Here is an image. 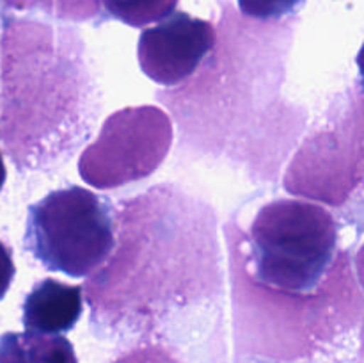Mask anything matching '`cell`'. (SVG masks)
<instances>
[{
	"label": "cell",
	"mask_w": 364,
	"mask_h": 363,
	"mask_svg": "<svg viewBox=\"0 0 364 363\" xmlns=\"http://www.w3.org/2000/svg\"><path fill=\"white\" fill-rule=\"evenodd\" d=\"M107 13L130 27H146L174 13L178 0H103Z\"/></svg>",
	"instance_id": "obj_6"
},
{
	"label": "cell",
	"mask_w": 364,
	"mask_h": 363,
	"mask_svg": "<svg viewBox=\"0 0 364 363\" xmlns=\"http://www.w3.org/2000/svg\"><path fill=\"white\" fill-rule=\"evenodd\" d=\"M355 63H358L359 78H361V85H363V89H364V43H363L361 50H359L358 57H355Z\"/></svg>",
	"instance_id": "obj_10"
},
{
	"label": "cell",
	"mask_w": 364,
	"mask_h": 363,
	"mask_svg": "<svg viewBox=\"0 0 364 363\" xmlns=\"http://www.w3.org/2000/svg\"><path fill=\"white\" fill-rule=\"evenodd\" d=\"M14 273H16V269H14L13 253H11V249L0 241V301H2L4 295L9 290L11 283H13Z\"/></svg>",
	"instance_id": "obj_8"
},
{
	"label": "cell",
	"mask_w": 364,
	"mask_h": 363,
	"mask_svg": "<svg viewBox=\"0 0 364 363\" xmlns=\"http://www.w3.org/2000/svg\"><path fill=\"white\" fill-rule=\"evenodd\" d=\"M116 363H180L160 349H142L123 356Z\"/></svg>",
	"instance_id": "obj_9"
},
{
	"label": "cell",
	"mask_w": 364,
	"mask_h": 363,
	"mask_svg": "<svg viewBox=\"0 0 364 363\" xmlns=\"http://www.w3.org/2000/svg\"><path fill=\"white\" fill-rule=\"evenodd\" d=\"M82 310L84 299L80 287L46 278L36 283L25 298L21 320L27 331L43 335L66 333L78 322Z\"/></svg>",
	"instance_id": "obj_4"
},
{
	"label": "cell",
	"mask_w": 364,
	"mask_h": 363,
	"mask_svg": "<svg viewBox=\"0 0 364 363\" xmlns=\"http://www.w3.org/2000/svg\"><path fill=\"white\" fill-rule=\"evenodd\" d=\"M336 244L333 216L297 199L267 203L251 226L256 278L279 290H313L333 262Z\"/></svg>",
	"instance_id": "obj_1"
},
{
	"label": "cell",
	"mask_w": 364,
	"mask_h": 363,
	"mask_svg": "<svg viewBox=\"0 0 364 363\" xmlns=\"http://www.w3.org/2000/svg\"><path fill=\"white\" fill-rule=\"evenodd\" d=\"M0 363H78L73 344L36 331L0 335Z\"/></svg>",
	"instance_id": "obj_5"
},
{
	"label": "cell",
	"mask_w": 364,
	"mask_h": 363,
	"mask_svg": "<svg viewBox=\"0 0 364 363\" xmlns=\"http://www.w3.org/2000/svg\"><path fill=\"white\" fill-rule=\"evenodd\" d=\"M25 248L48 270L82 278L114 248V221L103 199L70 185L28 206Z\"/></svg>",
	"instance_id": "obj_2"
},
{
	"label": "cell",
	"mask_w": 364,
	"mask_h": 363,
	"mask_svg": "<svg viewBox=\"0 0 364 363\" xmlns=\"http://www.w3.org/2000/svg\"><path fill=\"white\" fill-rule=\"evenodd\" d=\"M215 45L210 21L174 11L159 25L142 31L137 45L141 70L162 85L191 77Z\"/></svg>",
	"instance_id": "obj_3"
},
{
	"label": "cell",
	"mask_w": 364,
	"mask_h": 363,
	"mask_svg": "<svg viewBox=\"0 0 364 363\" xmlns=\"http://www.w3.org/2000/svg\"><path fill=\"white\" fill-rule=\"evenodd\" d=\"M304 0H238V7L244 14L259 20H274L294 13Z\"/></svg>",
	"instance_id": "obj_7"
},
{
	"label": "cell",
	"mask_w": 364,
	"mask_h": 363,
	"mask_svg": "<svg viewBox=\"0 0 364 363\" xmlns=\"http://www.w3.org/2000/svg\"><path fill=\"white\" fill-rule=\"evenodd\" d=\"M6 177H7V171H6V166H4L2 153H0V191H2L4 184H6Z\"/></svg>",
	"instance_id": "obj_11"
}]
</instances>
